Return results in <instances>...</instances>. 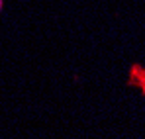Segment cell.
I'll return each instance as SVG.
<instances>
[{
  "label": "cell",
  "instance_id": "1",
  "mask_svg": "<svg viewBox=\"0 0 145 139\" xmlns=\"http://www.w3.org/2000/svg\"><path fill=\"white\" fill-rule=\"evenodd\" d=\"M129 86H137L141 94H145V69L141 65H131V72H129Z\"/></svg>",
  "mask_w": 145,
  "mask_h": 139
},
{
  "label": "cell",
  "instance_id": "2",
  "mask_svg": "<svg viewBox=\"0 0 145 139\" xmlns=\"http://www.w3.org/2000/svg\"><path fill=\"white\" fill-rule=\"evenodd\" d=\"M0 10H2V0H0Z\"/></svg>",
  "mask_w": 145,
  "mask_h": 139
}]
</instances>
